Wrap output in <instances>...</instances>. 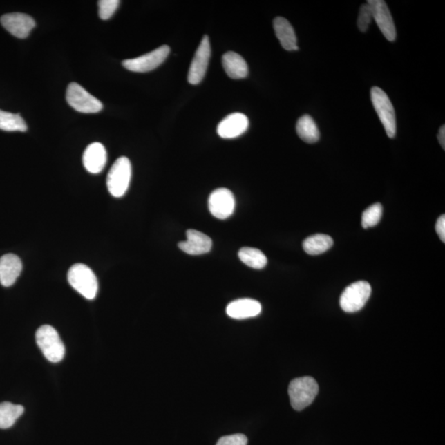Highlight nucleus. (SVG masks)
<instances>
[{"label": "nucleus", "mask_w": 445, "mask_h": 445, "mask_svg": "<svg viewBox=\"0 0 445 445\" xmlns=\"http://www.w3.org/2000/svg\"><path fill=\"white\" fill-rule=\"evenodd\" d=\"M371 100L381 122L389 138H395L397 134V121L395 108L386 93L378 87L371 89Z\"/></svg>", "instance_id": "nucleus-5"}, {"label": "nucleus", "mask_w": 445, "mask_h": 445, "mask_svg": "<svg viewBox=\"0 0 445 445\" xmlns=\"http://www.w3.org/2000/svg\"><path fill=\"white\" fill-rule=\"evenodd\" d=\"M438 140L440 145H442V148L444 149L445 148V126H442L440 127L439 134H438Z\"/></svg>", "instance_id": "nucleus-30"}, {"label": "nucleus", "mask_w": 445, "mask_h": 445, "mask_svg": "<svg viewBox=\"0 0 445 445\" xmlns=\"http://www.w3.org/2000/svg\"><path fill=\"white\" fill-rule=\"evenodd\" d=\"M208 205L213 216L226 220L233 215L236 201L232 191L227 188H218L209 196Z\"/></svg>", "instance_id": "nucleus-9"}, {"label": "nucleus", "mask_w": 445, "mask_h": 445, "mask_svg": "<svg viewBox=\"0 0 445 445\" xmlns=\"http://www.w3.org/2000/svg\"><path fill=\"white\" fill-rule=\"evenodd\" d=\"M24 413L23 406L3 401L0 404V429H8L15 425Z\"/></svg>", "instance_id": "nucleus-22"}, {"label": "nucleus", "mask_w": 445, "mask_h": 445, "mask_svg": "<svg viewBox=\"0 0 445 445\" xmlns=\"http://www.w3.org/2000/svg\"><path fill=\"white\" fill-rule=\"evenodd\" d=\"M367 3L371 8L372 16L381 32L388 41H395L397 37L396 28L386 2L384 0H370Z\"/></svg>", "instance_id": "nucleus-11"}, {"label": "nucleus", "mask_w": 445, "mask_h": 445, "mask_svg": "<svg viewBox=\"0 0 445 445\" xmlns=\"http://www.w3.org/2000/svg\"><path fill=\"white\" fill-rule=\"evenodd\" d=\"M0 130L24 132L28 130V126L19 114L0 110Z\"/></svg>", "instance_id": "nucleus-24"}, {"label": "nucleus", "mask_w": 445, "mask_h": 445, "mask_svg": "<svg viewBox=\"0 0 445 445\" xmlns=\"http://www.w3.org/2000/svg\"><path fill=\"white\" fill-rule=\"evenodd\" d=\"M68 283L85 299L92 301L95 299L98 290V282L95 274L84 264H75L68 269Z\"/></svg>", "instance_id": "nucleus-1"}, {"label": "nucleus", "mask_w": 445, "mask_h": 445, "mask_svg": "<svg viewBox=\"0 0 445 445\" xmlns=\"http://www.w3.org/2000/svg\"><path fill=\"white\" fill-rule=\"evenodd\" d=\"M371 286L359 281L346 287L340 298V306L345 312H356L363 309L370 297Z\"/></svg>", "instance_id": "nucleus-6"}, {"label": "nucleus", "mask_w": 445, "mask_h": 445, "mask_svg": "<svg viewBox=\"0 0 445 445\" xmlns=\"http://www.w3.org/2000/svg\"><path fill=\"white\" fill-rule=\"evenodd\" d=\"M0 22L8 32L21 39L28 37L36 27V22L31 16L20 12L3 15L0 19Z\"/></svg>", "instance_id": "nucleus-12"}, {"label": "nucleus", "mask_w": 445, "mask_h": 445, "mask_svg": "<svg viewBox=\"0 0 445 445\" xmlns=\"http://www.w3.org/2000/svg\"><path fill=\"white\" fill-rule=\"evenodd\" d=\"M436 232H437L440 240L445 243V216L442 215L440 216L436 223Z\"/></svg>", "instance_id": "nucleus-29"}, {"label": "nucleus", "mask_w": 445, "mask_h": 445, "mask_svg": "<svg viewBox=\"0 0 445 445\" xmlns=\"http://www.w3.org/2000/svg\"><path fill=\"white\" fill-rule=\"evenodd\" d=\"M213 243L207 234L195 229L187 231V240L180 242L178 247L189 255H203L211 252Z\"/></svg>", "instance_id": "nucleus-14"}, {"label": "nucleus", "mask_w": 445, "mask_h": 445, "mask_svg": "<svg viewBox=\"0 0 445 445\" xmlns=\"http://www.w3.org/2000/svg\"><path fill=\"white\" fill-rule=\"evenodd\" d=\"M262 312V305L258 301L252 299H240L231 302L227 306L226 312L234 319H247L258 316Z\"/></svg>", "instance_id": "nucleus-17"}, {"label": "nucleus", "mask_w": 445, "mask_h": 445, "mask_svg": "<svg viewBox=\"0 0 445 445\" xmlns=\"http://www.w3.org/2000/svg\"><path fill=\"white\" fill-rule=\"evenodd\" d=\"M296 132L299 138L307 144H314L320 139L319 127L309 115H303L298 120Z\"/></svg>", "instance_id": "nucleus-20"}, {"label": "nucleus", "mask_w": 445, "mask_h": 445, "mask_svg": "<svg viewBox=\"0 0 445 445\" xmlns=\"http://www.w3.org/2000/svg\"><path fill=\"white\" fill-rule=\"evenodd\" d=\"M211 44L208 36H205L201 41L198 50L191 64L188 73V82L196 85L202 81L207 74L209 58H211Z\"/></svg>", "instance_id": "nucleus-10"}, {"label": "nucleus", "mask_w": 445, "mask_h": 445, "mask_svg": "<svg viewBox=\"0 0 445 445\" xmlns=\"http://www.w3.org/2000/svg\"><path fill=\"white\" fill-rule=\"evenodd\" d=\"M132 174L131 161L126 157L119 158L111 167L106 179L110 194L122 198L129 188Z\"/></svg>", "instance_id": "nucleus-4"}, {"label": "nucleus", "mask_w": 445, "mask_h": 445, "mask_svg": "<svg viewBox=\"0 0 445 445\" xmlns=\"http://www.w3.org/2000/svg\"><path fill=\"white\" fill-rule=\"evenodd\" d=\"M108 161V153L104 145L95 142L89 144L84 153L83 162L90 173H100Z\"/></svg>", "instance_id": "nucleus-16"}, {"label": "nucleus", "mask_w": 445, "mask_h": 445, "mask_svg": "<svg viewBox=\"0 0 445 445\" xmlns=\"http://www.w3.org/2000/svg\"><path fill=\"white\" fill-rule=\"evenodd\" d=\"M120 1L118 0H101L98 1V7H100V17L102 20H108L111 18L117 11L119 6Z\"/></svg>", "instance_id": "nucleus-26"}, {"label": "nucleus", "mask_w": 445, "mask_h": 445, "mask_svg": "<svg viewBox=\"0 0 445 445\" xmlns=\"http://www.w3.org/2000/svg\"><path fill=\"white\" fill-rule=\"evenodd\" d=\"M36 341L47 361L58 363L65 357V345L57 331L49 325H44L38 329Z\"/></svg>", "instance_id": "nucleus-3"}, {"label": "nucleus", "mask_w": 445, "mask_h": 445, "mask_svg": "<svg viewBox=\"0 0 445 445\" xmlns=\"http://www.w3.org/2000/svg\"><path fill=\"white\" fill-rule=\"evenodd\" d=\"M222 65L226 74L231 79H245L248 75V66L245 59L233 51H229L223 55Z\"/></svg>", "instance_id": "nucleus-19"}, {"label": "nucleus", "mask_w": 445, "mask_h": 445, "mask_svg": "<svg viewBox=\"0 0 445 445\" xmlns=\"http://www.w3.org/2000/svg\"><path fill=\"white\" fill-rule=\"evenodd\" d=\"M238 258L247 267L254 269H263L267 264V256L258 248L243 247L238 252Z\"/></svg>", "instance_id": "nucleus-23"}, {"label": "nucleus", "mask_w": 445, "mask_h": 445, "mask_svg": "<svg viewBox=\"0 0 445 445\" xmlns=\"http://www.w3.org/2000/svg\"><path fill=\"white\" fill-rule=\"evenodd\" d=\"M249 121L245 114L233 113L223 120L217 127V133L223 139H234L245 134Z\"/></svg>", "instance_id": "nucleus-13"}, {"label": "nucleus", "mask_w": 445, "mask_h": 445, "mask_svg": "<svg viewBox=\"0 0 445 445\" xmlns=\"http://www.w3.org/2000/svg\"><path fill=\"white\" fill-rule=\"evenodd\" d=\"M169 53L170 47L164 45L146 55L135 59H126L122 62V65L126 70L132 72L146 73L155 70L156 68L161 66L169 57Z\"/></svg>", "instance_id": "nucleus-8"}, {"label": "nucleus", "mask_w": 445, "mask_h": 445, "mask_svg": "<svg viewBox=\"0 0 445 445\" xmlns=\"http://www.w3.org/2000/svg\"><path fill=\"white\" fill-rule=\"evenodd\" d=\"M247 438L245 435L236 434L224 436L216 445H247Z\"/></svg>", "instance_id": "nucleus-28"}, {"label": "nucleus", "mask_w": 445, "mask_h": 445, "mask_svg": "<svg viewBox=\"0 0 445 445\" xmlns=\"http://www.w3.org/2000/svg\"><path fill=\"white\" fill-rule=\"evenodd\" d=\"M373 19L371 8L368 3H363L359 12L357 25L359 31L366 32Z\"/></svg>", "instance_id": "nucleus-27"}, {"label": "nucleus", "mask_w": 445, "mask_h": 445, "mask_svg": "<svg viewBox=\"0 0 445 445\" xmlns=\"http://www.w3.org/2000/svg\"><path fill=\"white\" fill-rule=\"evenodd\" d=\"M68 105L82 113H97L104 108L101 101L91 95L79 84L71 83L66 92Z\"/></svg>", "instance_id": "nucleus-7"}, {"label": "nucleus", "mask_w": 445, "mask_h": 445, "mask_svg": "<svg viewBox=\"0 0 445 445\" xmlns=\"http://www.w3.org/2000/svg\"><path fill=\"white\" fill-rule=\"evenodd\" d=\"M319 391L318 383L309 376L291 381L288 390L291 406L296 410L305 409L314 401Z\"/></svg>", "instance_id": "nucleus-2"}, {"label": "nucleus", "mask_w": 445, "mask_h": 445, "mask_svg": "<svg viewBox=\"0 0 445 445\" xmlns=\"http://www.w3.org/2000/svg\"><path fill=\"white\" fill-rule=\"evenodd\" d=\"M22 271V261L18 256L8 254L0 258V284L4 287L14 285Z\"/></svg>", "instance_id": "nucleus-15"}, {"label": "nucleus", "mask_w": 445, "mask_h": 445, "mask_svg": "<svg viewBox=\"0 0 445 445\" xmlns=\"http://www.w3.org/2000/svg\"><path fill=\"white\" fill-rule=\"evenodd\" d=\"M383 207L380 203L372 205L362 214V226L365 229L377 225L382 218Z\"/></svg>", "instance_id": "nucleus-25"}, {"label": "nucleus", "mask_w": 445, "mask_h": 445, "mask_svg": "<svg viewBox=\"0 0 445 445\" xmlns=\"http://www.w3.org/2000/svg\"><path fill=\"white\" fill-rule=\"evenodd\" d=\"M333 243V239L329 235L314 234L303 241V247L307 254L320 255L330 249Z\"/></svg>", "instance_id": "nucleus-21"}, {"label": "nucleus", "mask_w": 445, "mask_h": 445, "mask_svg": "<svg viewBox=\"0 0 445 445\" xmlns=\"http://www.w3.org/2000/svg\"><path fill=\"white\" fill-rule=\"evenodd\" d=\"M273 27L278 39L285 50L292 51L299 49L297 37L287 19L277 17L274 19Z\"/></svg>", "instance_id": "nucleus-18"}]
</instances>
